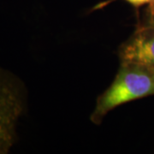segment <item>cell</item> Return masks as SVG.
I'll list each match as a JSON object with an SVG mask.
<instances>
[{
	"instance_id": "2",
	"label": "cell",
	"mask_w": 154,
	"mask_h": 154,
	"mask_svg": "<svg viewBox=\"0 0 154 154\" xmlns=\"http://www.w3.org/2000/svg\"><path fill=\"white\" fill-rule=\"evenodd\" d=\"M23 83L11 72L0 68V154L10 152L17 140V127L26 110Z\"/></svg>"
},
{
	"instance_id": "4",
	"label": "cell",
	"mask_w": 154,
	"mask_h": 154,
	"mask_svg": "<svg viewBox=\"0 0 154 154\" xmlns=\"http://www.w3.org/2000/svg\"><path fill=\"white\" fill-rule=\"evenodd\" d=\"M140 25L154 27V2L148 5L146 11H145L142 22L140 23Z\"/></svg>"
},
{
	"instance_id": "1",
	"label": "cell",
	"mask_w": 154,
	"mask_h": 154,
	"mask_svg": "<svg viewBox=\"0 0 154 154\" xmlns=\"http://www.w3.org/2000/svg\"><path fill=\"white\" fill-rule=\"evenodd\" d=\"M153 95L154 68L136 63H120L114 81L96 100L90 121L99 125L116 107Z\"/></svg>"
},
{
	"instance_id": "3",
	"label": "cell",
	"mask_w": 154,
	"mask_h": 154,
	"mask_svg": "<svg viewBox=\"0 0 154 154\" xmlns=\"http://www.w3.org/2000/svg\"><path fill=\"white\" fill-rule=\"evenodd\" d=\"M120 63H136L154 68V27L140 25L117 50Z\"/></svg>"
},
{
	"instance_id": "5",
	"label": "cell",
	"mask_w": 154,
	"mask_h": 154,
	"mask_svg": "<svg viewBox=\"0 0 154 154\" xmlns=\"http://www.w3.org/2000/svg\"><path fill=\"white\" fill-rule=\"evenodd\" d=\"M124 1H126L127 3H128L129 5H131L135 8L141 7L145 5H150L152 2H154V0H124Z\"/></svg>"
}]
</instances>
